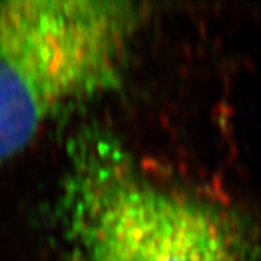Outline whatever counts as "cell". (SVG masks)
Returning <instances> with one entry per match:
<instances>
[{"instance_id":"1","label":"cell","mask_w":261,"mask_h":261,"mask_svg":"<svg viewBox=\"0 0 261 261\" xmlns=\"http://www.w3.org/2000/svg\"><path fill=\"white\" fill-rule=\"evenodd\" d=\"M57 221L70 261H248L231 216L140 177L119 142L84 128L68 142Z\"/></svg>"},{"instance_id":"2","label":"cell","mask_w":261,"mask_h":261,"mask_svg":"<svg viewBox=\"0 0 261 261\" xmlns=\"http://www.w3.org/2000/svg\"><path fill=\"white\" fill-rule=\"evenodd\" d=\"M142 16L132 2H0V161L119 87Z\"/></svg>"}]
</instances>
